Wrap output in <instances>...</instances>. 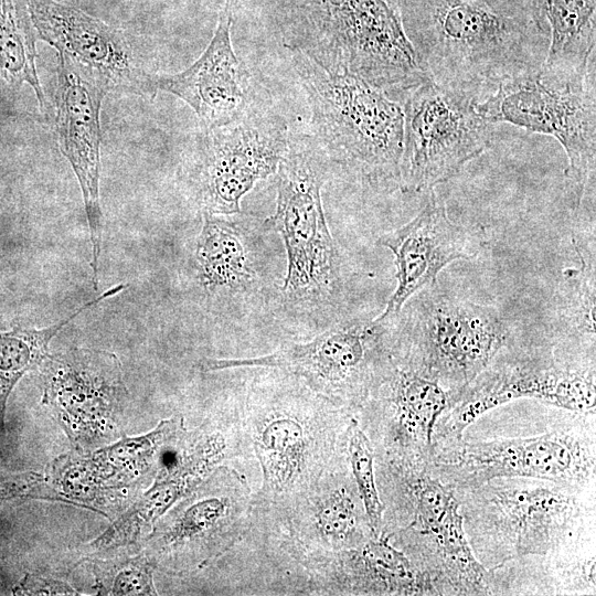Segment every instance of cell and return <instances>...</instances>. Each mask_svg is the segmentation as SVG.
Masks as SVG:
<instances>
[{
	"instance_id": "cell-34",
	"label": "cell",
	"mask_w": 596,
	"mask_h": 596,
	"mask_svg": "<svg viewBox=\"0 0 596 596\" xmlns=\"http://www.w3.org/2000/svg\"><path fill=\"white\" fill-rule=\"evenodd\" d=\"M46 500L71 504L47 478L35 471L0 472V504L8 501Z\"/></svg>"
},
{
	"instance_id": "cell-10",
	"label": "cell",
	"mask_w": 596,
	"mask_h": 596,
	"mask_svg": "<svg viewBox=\"0 0 596 596\" xmlns=\"http://www.w3.org/2000/svg\"><path fill=\"white\" fill-rule=\"evenodd\" d=\"M395 321L347 319L306 342L289 343L255 358L204 359V372L237 368L288 373L336 406L356 414L392 355Z\"/></svg>"
},
{
	"instance_id": "cell-30",
	"label": "cell",
	"mask_w": 596,
	"mask_h": 596,
	"mask_svg": "<svg viewBox=\"0 0 596 596\" xmlns=\"http://www.w3.org/2000/svg\"><path fill=\"white\" fill-rule=\"evenodd\" d=\"M34 30L26 0H0V72L14 88L28 83L35 93L41 111L47 114L35 67Z\"/></svg>"
},
{
	"instance_id": "cell-29",
	"label": "cell",
	"mask_w": 596,
	"mask_h": 596,
	"mask_svg": "<svg viewBox=\"0 0 596 596\" xmlns=\"http://www.w3.org/2000/svg\"><path fill=\"white\" fill-rule=\"evenodd\" d=\"M125 288V284H118L107 289L50 327L38 329L17 326L9 331H0V434L4 430L7 404L11 392L23 375L41 366L50 355L51 340L81 312Z\"/></svg>"
},
{
	"instance_id": "cell-13",
	"label": "cell",
	"mask_w": 596,
	"mask_h": 596,
	"mask_svg": "<svg viewBox=\"0 0 596 596\" xmlns=\"http://www.w3.org/2000/svg\"><path fill=\"white\" fill-rule=\"evenodd\" d=\"M289 143L287 120L270 105L203 129L192 150L189 179L203 213L240 214L242 198L274 174Z\"/></svg>"
},
{
	"instance_id": "cell-37",
	"label": "cell",
	"mask_w": 596,
	"mask_h": 596,
	"mask_svg": "<svg viewBox=\"0 0 596 596\" xmlns=\"http://www.w3.org/2000/svg\"><path fill=\"white\" fill-rule=\"evenodd\" d=\"M397 1H398V0H394V3H393V4H394V7H395V4H396V2H397ZM395 8H396V7H395Z\"/></svg>"
},
{
	"instance_id": "cell-16",
	"label": "cell",
	"mask_w": 596,
	"mask_h": 596,
	"mask_svg": "<svg viewBox=\"0 0 596 596\" xmlns=\"http://www.w3.org/2000/svg\"><path fill=\"white\" fill-rule=\"evenodd\" d=\"M185 430L183 416L164 418L145 435L121 436L106 446L55 458L46 478L74 505L109 518L108 512L132 503L152 482L164 455Z\"/></svg>"
},
{
	"instance_id": "cell-11",
	"label": "cell",
	"mask_w": 596,
	"mask_h": 596,
	"mask_svg": "<svg viewBox=\"0 0 596 596\" xmlns=\"http://www.w3.org/2000/svg\"><path fill=\"white\" fill-rule=\"evenodd\" d=\"M252 505L246 478L217 466L156 521L142 550L167 573L201 571L240 541L249 526Z\"/></svg>"
},
{
	"instance_id": "cell-19",
	"label": "cell",
	"mask_w": 596,
	"mask_h": 596,
	"mask_svg": "<svg viewBox=\"0 0 596 596\" xmlns=\"http://www.w3.org/2000/svg\"><path fill=\"white\" fill-rule=\"evenodd\" d=\"M54 92L57 142L81 188L92 245L91 268L97 289L103 212L99 202L100 107L108 93L89 71L57 53Z\"/></svg>"
},
{
	"instance_id": "cell-8",
	"label": "cell",
	"mask_w": 596,
	"mask_h": 596,
	"mask_svg": "<svg viewBox=\"0 0 596 596\" xmlns=\"http://www.w3.org/2000/svg\"><path fill=\"white\" fill-rule=\"evenodd\" d=\"M528 398L574 413L595 415V353L511 342L470 383L453 393L435 425V446L460 437L489 412Z\"/></svg>"
},
{
	"instance_id": "cell-28",
	"label": "cell",
	"mask_w": 596,
	"mask_h": 596,
	"mask_svg": "<svg viewBox=\"0 0 596 596\" xmlns=\"http://www.w3.org/2000/svg\"><path fill=\"white\" fill-rule=\"evenodd\" d=\"M550 30L542 78L558 86L583 87L594 76L596 0H540Z\"/></svg>"
},
{
	"instance_id": "cell-22",
	"label": "cell",
	"mask_w": 596,
	"mask_h": 596,
	"mask_svg": "<svg viewBox=\"0 0 596 596\" xmlns=\"http://www.w3.org/2000/svg\"><path fill=\"white\" fill-rule=\"evenodd\" d=\"M308 595H434L429 579L385 535L352 549L298 557Z\"/></svg>"
},
{
	"instance_id": "cell-21",
	"label": "cell",
	"mask_w": 596,
	"mask_h": 596,
	"mask_svg": "<svg viewBox=\"0 0 596 596\" xmlns=\"http://www.w3.org/2000/svg\"><path fill=\"white\" fill-rule=\"evenodd\" d=\"M233 18L223 7L207 47L191 66L172 75H152L155 89L185 102L195 111L203 129L231 124L270 105L264 86L234 53Z\"/></svg>"
},
{
	"instance_id": "cell-6",
	"label": "cell",
	"mask_w": 596,
	"mask_h": 596,
	"mask_svg": "<svg viewBox=\"0 0 596 596\" xmlns=\"http://www.w3.org/2000/svg\"><path fill=\"white\" fill-rule=\"evenodd\" d=\"M292 64L331 167L376 191L401 189L403 108L356 76L329 74L298 53Z\"/></svg>"
},
{
	"instance_id": "cell-23",
	"label": "cell",
	"mask_w": 596,
	"mask_h": 596,
	"mask_svg": "<svg viewBox=\"0 0 596 596\" xmlns=\"http://www.w3.org/2000/svg\"><path fill=\"white\" fill-rule=\"evenodd\" d=\"M276 524L286 531L296 561L305 553L352 549L375 535L345 456Z\"/></svg>"
},
{
	"instance_id": "cell-20",
	"label": "cell",
	"mask_w": 596,
	"mask_h": 596,
	"mask_svg": "<svg viewBox=\"0 0 596 596\" xmlns=\"http://www.w3.org/2000/svg\"><path fill=\"white\" fill-rule=\"evenodd\" d=\"M26 3L39 36L58 54L89 71L108 92L156 96L152 75L140 67L120 30L55 0Z\"/></svg>"
},
{
	"instance_id": "cell-15",
	"label": "cell",
	"mask_w": 596,
	"mask_h": 596,
	"mask_svg": "<svg viewBox=\"0 0 596 596\" xmlns=\"http://www.w3.org/2000/svg\"><path fill=\"white\" fill-rule=\"evenodd\" d=\"M42 404L74 450L88 451L118 440L128 400L119 359L113 352L73 348L42 363Z\"/></svg>"
},
{
	"instance_id": "cell-27",
	"label": "cell",
	"mask_w": 596,
	"mask_h": 596,
	"mask_svg": "<svg viewBox=\"0 0 596 596\" xmlns=\"http://www.w3.org/2000/svg\"><path fill=\"white\" fill-rule=\"evenodd\" d=\"M376 486L383 504L381 533L389 538L405 530H425L459 508L455 489L430 470L375 458Z\"/></svg>"
},
{
	"instance_id": "cell-31",
	"label": "cell",
	"mask_w": 596,
	"mask_h": 596,
	"mask_svg": "<svg viewBox=\"0 0 596 596\" xmlns=\"http://www.w3.org/2000/svg\"><path fill=\"white\" fill-rule=\"evenodd\" d=\"M581 258L578 268L567 269V298L563 305V318L572 339L578 345L595 351V263L594 254L588 256L576 246Z\"/></svg>"
},
{
	"instance_id": "cell-5",
	"label": "cell",
	"mask_w": 596,
	"mask_h": 596,
	"mask_svg": "<svg viewBox=\"0 0 596 596\" xmlns=\"http://www.w3.org/2000/svg\"><path fill=\"white\" fill-rule=\"evenodd\" d=\"M331 169L311 135L289 136L276 171V210L264 222L281 236L286 249V274L275 296L289 316L319 319L342 302L341 256L321 201V189Z\"/></svg>"
},
{
	"instance_id": "cell-9",
	"label": "cell",
	"mask_w": 596,
	"mask_h": 596,
	"mask_svg": "<svg viewBox=\"0 0 596 596\" xmlns=\"http://www.w3.org/2000/svg\"><path fill=\"white\" fill-rule=\"evenodd\" d=\"M502 315L491 306L426 288L407 300L394 323V355L458 391L511 343Z\"/></svg>"
},
{
	"instance_id": "cell-2",
	"label": "cell",
	"mask_w": 596,
	"mask_h": 596,
	"mask_svg": "<svg viewBox=\"0 0 596 596\" xmlns=\"http://www.w3.org/2000/svg\"><path fill=\"white\" fill-rule=\"evenodd\" d=\"M252 381L237 413V433L249 441L263 481L252 510L281 523L291 508L345 456L354 415L297 377L267 369Z\"/></svg>"
},
{
	"instance_id": "cell-17",
	"label": "cell",
	"mask_w": 596,
	"mask_h": 596,
	"mask_svg": "<svg viewBox=\"0 0 596 596\" xmlns=\"http://www.w3.org/2000/svg\"><path fill=\"white\" fill-rule=\"evenodd\" d=\"M453 391L391 355L380 380L355 414L376 458L430 465L434 430Z\"/></svg>"
},
{
	"instance_id": "cell-14",
	"label": "cell",
	"mask_w": 596,
	"mask_h": 596,
	"mask_svg": "<svg viewBox=\"0 0 596 596\" xmlns=\"http://www.w3.org/2000/svg\"><path fill=\"white\" fill-rule=\"evenodd\" d=\"M476 107L494 125L508 123L555 138L568 160L565 177L572 205H581L595 172V76L583 87H565L549 83L539 71L501 84Z\"/></svg>"
},
{
	"instance_id": "cell-25",
	"label": "cell",
	"mask_w": 596,
	"mask_h": 596,
	"mask_svg": "<svg viewBox=\"0 0 596 596\" xmlns=\"http://www.w3.org/2000/svg\"><path fill=\"white\" fill-rule=\"evenodd\" d=\"M387 539L429 579L435 595H491L489 570L469 545L459 508L436 525Z\"/></svg>"
},
{
	"instance_id": "cell-32",
	"label": "cell",
	"mask_w": 596,
	"mask_h": 596,
	"mask_svg": "<svg viewBox=\"0 0 596 596\" xmlns=\"http://www.w3.org/2000/svg\"><path fill=\"white\" fill-rule=\"evenodd\" d=\"M92 567L98 595H158L153 582L156 565L143 550L132 556L98 558Z\"/></svg>"
},
{
	"instance_id": "cell-33",
	"label": "cell",
	"mask_w": 596,
	"mask_h": 596,
	"mask_svg": "<svg viewBox=\"0 0 596 596\" xmlns=\"http://www.w3.org/2000/svg\"><path fill=\"white\" fill-rule=\"evenodd\" d=\"M345 457L372 530L380 535L383 504L376 486L374 449L355 415L347 428Z\"/></svg>"
},
{
	"instance_id": "cell-26",
	"label": "cell",
	"mask_w": 596,
	"mask_h": 596,
	"mask_svg": "<svg viewBox=\"0 0 596 596\" xmlns=\"http://www.w3.org/2000/svg\"><path fill=\"white\" fill-rule=\"evenodd\" d=\"M210 456L195 445H180L163 458L151 485L88 546L105 553L143 540L156 521L211 471Z\"/></svg>"
},
{
	"instance_id": "cell-12",
	"label": "cell",
	"mask_w": 596,
	"mask_h": 596,
	"mask_svg": "<svg viewBox=\"0 0 596 596\" xmlns=\"http://www.w3.org/2000/svg\"><path fill=\"white\" fill-rule=\"evenodd\" d=\"M404 104L401 191L434 190L491 145L494 124L477 109L479 102L430 78Z\"/></svg>"
},
{
	"instance_id": "cell-24",
	"label": "cell",
	"mask_w": 596,
	"mask_h": 596,
	"mask_svg": "<svg viewBox=\"0 0 596 596\" xmlns=\"http://www.w3.org/2000/svg\"><path fill=\"white\" fill-rule=\"evenodd\" d=\"M253 227L236 214L203 213L195 246L199 280L227 306L245 305L267 287V263Z\"/></svg>"
},
{
	"instance_id": "cell-36",
	"label": "cell",
	"mask_w": 596,
	"mask_h": 596,
	"mask_svg": "<svg viewBox=\"0 0 596 596\" xmlns=\"http://www.w3.org/2000/svg\"><path fill=\"white\" fill-rule=\"evenodd\" d=\"M241 0H225L224 8L227 9L234 17L236 10L240 7Z\"/></svg>"
},
{
	"instance_id": "cell-4",
	"label": "cell",
	"mask_w": 596,
	"mask_h": 596,
	"mask_svg": "<svg viewBox=\"0 0 596 596\" xmlns=\"http://www.w3.org/2000/svg\"><path fill=\"white\" fill-rule=\"evenodd\" d=\"M455 494L469 545L487 570L595 534V488L507 477Z\"/></svg>"
},
{
	"instance_id": "cell-3",
	"label": "cell",
	"mask_w": 596,
	"mask_h": 596,
	"mask_svg": "<svg viewBox=\"0 0 596 596\" xmlns=\"http://www.w3.org/2000/svg\"><path fill=\"white\" fill-rule=\"evenodd\" d=\"M281 44L329 74L409 91L428 76L387 0H263Z\"/></svg>"
},
{
	"instance_id": "cell-1",
	"label": "cell",
	"mask_w": 596,
	"mask_h": 596,
	"mask_svg": "<svg viewBox=\"0 0 596 596\" xmlns=\"http://www.w3.org/2000/svg\"><path fill=\"white\" fill-rule=\"evenodd\" d=\"M395 7L426 75L477 100L544 64L550 30L540 0H398Z\"/></svg>"
},
{
	"instance_id": "cell-35",
	"label": "cell",
	"mask_w": 596,
	"mask_h": 596,
	"mask_svg": "<svg viewBox=\"0 0 596 596\" xmlns=\"http://www.w3.org/2000/svg\"><path fill=\"white\" fill-rule=\"evenodd\" d=\"M20 595H79L70 584L41 574H26L15 586Z\"/></svg>"
},
{
	"instance_id": "cell-18",
	"label": "cell",
	"mask_w": 596,
	"mask_h": 596,
	"mask_svg": "<svg viewBox=\"0 0 596 596\" xmlns=\"http://www.w3.org/2000/svg\"><path fill=\"white\" fill-rule=\"evenodd\" d=\"M377 244L394 256L396 287L377 317L395 321L404 305L417 292L436 286L438 274L458 259L475 258L488 244L482 225L449 219L434 190L417 215L379 237Z\"/></svg>"
},
{
	"instance_id": "cell-7",
	"label": "cell",
	"mask_w": 596,
	"mask_h": 596,
	"mask_svg": "<svg viewBox=\"0 0 596 596\" xmlns=\"http://www.w3.org/2000/svg\"><path fill=\"white\" fill-rule=\"evenodd\" d=\"M595 415L565 411L543 433L490 439L462 434L435 446L430 470L454 489L507 477L595 488Z\"/></svg>"
}]
</instances>
